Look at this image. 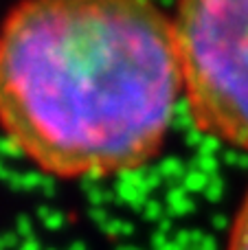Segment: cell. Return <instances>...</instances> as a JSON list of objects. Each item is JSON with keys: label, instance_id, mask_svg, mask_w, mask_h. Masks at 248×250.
<instances>
[{"label": "cell", "instance_id": "cell-1", "mask_svg": "<svg viewBox=\"0 0 248 250\" xmlns=\"http://www.w3.org/2000/svg\"><path fill=\"white\" fill-rule=\"evenodd\" d=\"M174 18L145 0H35L0 24V127L51 178L139 171L183 101Z\"/></svg>", "mask_w": 248, "mask_h": 250}, {"label": "cell", "instance_id": "cell-2", "mask_svg": "<svg viewBox=\"0 0 248 250\" xmlns=\"http://www.w3.org/2000/svg\"><path fill=\"white\" fill-rule=\"evenodd\" d=\"M174 29L193 127L248 154V0H185Z\"/></svg>", "mask_w": 248, "mask_h": 250}, {"label": "cell", "instance_id": "cell-3", "mask_svg": "<svg viewBox=\"0 0 248 250\" xmlns=\"http://www.w3.org/2000/svg\"><path fill=\"white\" fill-rule=\"evenodd\" d=\"M227 250H248V193H246L244 202H242L237 217L233 220Z\"/></svg>", "mask_w": 248, "mask_h": 250}, {"label": "cell", "instance_id": "cell-4", "mask_svg": "<svg viewBox=\"0 0 248 250\" xmlns=\"http://www.w3.org/2000/svg\"><path fill=\"white\" fill-rule=\"evenodd\" d=\"M167 207L171 215H187L196 208V204L189 200V193L185 189H171L167 195Z\"/></svg>", "mask_w": 248, "mask_h": 250}, {"label": "cell", "instance_id": "cell-5", "mask_svg": "<svg viewBox=\"0 0 248 250\" xmlns=\"http://www.w3.org/2000/svg\"><path fill=\"white\" fill-rule=\"evenodd\" d=\"M158 171H161V178H167V180H185L189 167L180 163L178 158H165L158 165Z\"/></svg>", "mask_w": 248, "mask_h": 250}, {"label": "cell", "instance_id": "cell-6", "mask_svg": "<svg viewBox=\"0 0 248 250\" xmlns=\"http://www.w3.org/2000/svg\"><path fill=\"white\" fill-rule=\"evenodd\" d=\"M209 180L211 178L207 176V173L198 171V169H189L187 176H185L183 180V189L187 191V193H193V191H207V187H209Z\"/></svg>", "mask_w": 248, "mask_h": 250}, {"label": "cell", "instance_id": "cell-7", "mask_svg": "<svg viewBox=\"0 0 248 250\" xmlns=\"http://www.w3.org/2000/svg\"><path fill=\"white\" fill-rule=\"evenodd\" d=\"M40 217L44 220V226H46L48 230H60L66 222V215L62 211H51V208H46V207L40 208Z\"/></svg>", "mask_w": 248, "mask_h": 250}, {"label": "cell", "instance_id": "cell-8", "mask_svg": "<svg viewBox=\"0 0 248 250\" xmlns=\"http://www.w3.org/2000/svg\"><path fill=\"white\" fill-rule=\"evenodd\" d=\"M101 229L105 230L108 235H125V233H132V224H125L121 220H108Z\"/></svg>", "mask_w": 248, "mask_h": 250}, {"label": "cell", "instance_id": "cell-9", "mask_svg": "<svg viewBox=\"0 0 248 250\" xmlns=\"http://www.w3.org/2000/svg\"><path fill=\"white\" fill-rule=\"evenodd\" d=\"M222 191H224L222 178H220V176H211L209 187H207V198H209V200H215V202H218V200L222 198Z\"/></svg>", "mask_w": 248, "mask_h": 250}, {"label": "cell", "instance_id": "cell-10", "mask_svg": "<svg viewBox=\"0 0 248 250\" xmlns=\"http://www.w3.org/2000/svg\"><path fill=\"white\" fill-rule=\"evenodd\" d=\"M16 226H18V230H16V235H18V237L33 239V237H31V229H33V226H31V220H29V217H26V215H20V217H18Z\"/></svg>", "mask_w": 248, "mask_h": 250}, {"label": "cell", "instance_id": "cell-11", "mask_svg": "<svg viewBox=\"0 0 248 250\" xmlns=\"http://www.w3.org/2000/svg\"><path fill=\"white\" fill-rule=\"evenodd\" d=\"M143 213H145V217H149V220H161V217H163V208H161V204L154 202V200H147V202H145Z\"/></svg>", "mask_w": 248, "mask_h": 250}, {"label": "cell", "instance_id": "cell-12", "mask_svg": "<svg viewBox=\"0 0 248 250\" xmlns=\"http://www.w3.org/2000/svg\"><path fill=\"white\" fill-rule=\"evenodd\" d=\"M108 198V191L99 189V187H92V189H88V200L90 202H101V200Z\"/></svg>", "mask_w": 248, "mask_h": 250}, {"label": "cell", "instance_id": "cell-13", "mask_svg": "<svg viewBox=\"0 0 248 250\" xmlns=\"http://www.w3.org/2000/svg\"><path fill=\"white\" fill-rule=\"evenodd\" d=\"M68 250H86V248H83V244H82V242H77V244H73V246H70Z\"/></svg>", "mask_w": 248, "mask_h": 250}]
</instances>
